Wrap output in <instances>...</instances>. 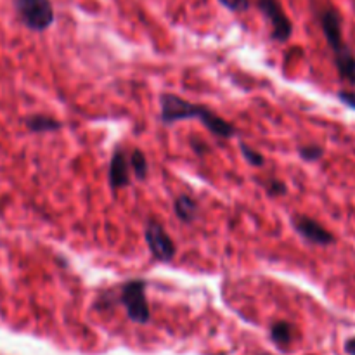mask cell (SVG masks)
<instances>
[{"mask_svg": "<svg viewBox=\"0 0 355 355\" xmlns=\"http://www.w3.org/2000/svg\"><path fill=\"white\" fill-rule=\"evenodd\" d=\"M239 149H241V153H243V158L246 160L251 166H255V169L263 166L266 158H263V155L260 153V151H255L253 147L248 146V144H244V142H239Z\"/></svg>", "mask_w": 355, "mask_h": 355, "instance_id": "13", "label": "cell"}, {"mask_svg": "<svg viewBox=\"0 0 355 355\" xmlns=\"http://www.w3.org/2000/svg\"><path fill=\"white\" fill-rule=\"evenodd\" d=\"M298 155H300L301 160H305V162L314 163V162H319L324 155V149L317 144H307V146H300L298 147Z\"/></svg>", "mask_w": 355, "mask_h": 355, "instance_id": "14", "label": "cell"}, {"mask_svg": "<svg viewBox=\"0 0 355 355\" xmlns=\"http://www.w3.org/2000/svg\"><path fill=\"white\" fill-rule=\"evenodd\" d=\"M184 120H200L201 125L206 127L210 133L219 139H230L236 136L233 123L224 120L212 109L203 105H196L191 100L182 99L175 94L165 92L160 96V122L165 125L184 122Z\"/></svg>", "mask_w": 355, "mask_h": 355, "instance_id": "1", "label": "cell"}, {"mask_svg": "<svg viewBox=\"0 0 355 355\" xmlns=\"http://www.w3.org/2000/svg\"><path fill=\"white\" fill-rule=\"evenodd\" d=\"M291 226L297 230V234L300 237L307 241L310 244H317V246H330L334 243V236L326 229L324 226H321L317 220L310 219L307 215H297L291 217Z\"/></svg>", "mask_w": 355, "mask_h": 355, "instance_id": "7", "label": "cell"}, {"mask_svg": "<svg viewBox=\"0 0 355 355\" xmlns=\"http://www.w3.org/2000/svg\"><path fill=\"white\" fill-rule=\"evenodd\" d=\"M338 99L350 109H355V89H341L338 92Z\"/></svg>", "mask_w": 355, "mask_h": 355, "instance_id": "17", "label": "cell"}, {"mask_svg": "<svg viewBox=\"0 0 355 355\" xmlns=\"http://www.w3.org/2000/svg\"><path fill=\"white\" fill-rule=\"evenodd\" d=\"M345 350H347L348 355H355V336L345 343Z\"/></svg>", "mask_w": 355, "mask_h": 355, "instance_id": "18", "label": "cell"}, {"mask_svg": "<svg viewBox=\"0 0 355 355\" xmlns=\"http://www.w3.org/2000/svg\"><path fill=\"white\" fill-rule=\"evenodd\" d=\"M25 125L30 132L33 133H47V132H58L65 127V123L59 120L52 118L49 115H32L25 118Z\"/></svg>", "mask_w": 355, "mask_h": 355, "instance_id": "10", "label": "cell"}, {"mask_svg": "<svg viewBox=\"0 0 355 355\" xmlns=\"http://www.w3.org/2000/svg\"><path fill=\"white\" fill-rule=\"evenodd\" d=\"M259 355H270V354H259Z\"/></svg>", "mask_w": 355, "mask_h": 355, "instance_id": "19", "label": "cell"}, {"mask_svg": "<svg viewBox=\"0 0 355 355\" xmlns=\"http://www.w3.org/2000/svg\"><path fill=\"white\" fill-rule=\"evenodd\" d=\"M173 213H175L180 222L193 224L197 219L200 206H197L196 200L193 196H189V194H179L173 200Z\"/></svg>", "mask_w": 355, "mask_h": 355, "instance_id": "9", "label": "cell"}, {"mask_svg": "<svg viewBox=\"0 0 355 355\" xmlns=\"http://www.w3.org/2000/svg\"><path fill=\"white\" fill-rule=\"evenodd\" d=\"M144 241L149 250L151 257L158 262H172L177 255V246L165 226L156 220H147L144 227Z\"/></svg>", "mask_w": 355, "mask_h": 355, "instance_id": "5", "label": "cell"}, {"mask_svg": "<svg viewBox=\"0 0 355 355\" xmlns=\"http://www.w3.org/2000/svg\"><path fill=\"white\" fill-rule=\"evenodd\" d=\"M16 14L30 32L42 33L54 25V6L50 0H12Z\"/></svg>", "mask_w": 355, "mask_h": 355, "instance_id": "3", "label": "cell"}, {"mask_svg": "<svg viewBox=\"0 0 355 355\" xmlns=\"http://www.w3.org/2000/svg\"><path fill=\"white\" fill-rule=\"evenodd\" d=\"M316 16L324 33V39L333 52V61L341 82L350 83L355 89V56L343 39L341 14L333 6H319L316 9Z\"/></svg>", "mask_w": 355, "mask_h": 355, "instance_id": "2", "label": "cell"}, {"mask_svg": "<svg viewBox=\"0 0 355 355\" xmlns=\"http://www.w3.org/2000/svg\"><path fill=\"white\" fill-rule=\"evenodd\" d=\"M260 12L270 25V36L277 43H286L293 35V23L284 12L279 0H257Z\"/></svg>", "mask_w": 355, "mask_h": 355, "instance_id": "6", "label": "cell"}, {"mask_svg": "<svg viewBox=\"0 0 355 355\" xmlns=\"http://www.w3.org/2000/svg\"><path fill=\"white\" fill-rule=\"evenodd\" d=\"M130 172H133L137 180H146L147 172H149V165H147V158L140 149H133L129 156Z\"/></svg>", "mask_w": 355, "mask_h": 355, "instance_id": "12", "label": "cell"}, {"mask_svg": "<svg viewBox=\"0 0 355 355\" xmlns=\"http://www.w3.org/2000/svg\"><path fill=\"white\" fill-rule=\"evenodd\" d=\"M293 326L286 321H277L270 326V340L277 345L279 348L290 347L291 341H293Z\"/></svg>", "mask_w": 355, "mask_h": 355, "instance_id": "11", "label": "cell"}, {"mask_svg": "<svg viewBox=\"0 0 355 355\" xmlns=\"http://www.w3.org/2000/svg\"><path fill=\"white\" fill-rule=\"evenodd\" d=\"M219 2L230 12H243L250 8V0H219Z\"/></svg>", "mask_w": 355, "mask_h": 355, "instance_id": "16", "label": "cell"}, {"mask_svg": "<svg viewBox=\"0 0 355 355\" xmlns=\"http://www.w3.org/2000/svg\"><path fill=\"white\" fill-rule=\"evenodd\" d=\"M263 186H266V191L270 194V196H284V194L288 193L286 184L281 182V180L277 179H269Z\"/></svg>", "mask_w": 355, "mask_h": 355, "instance_id": "15", "label": "cell"}, {"mask_svg": "<svg viewBox=\"0 0 355 355\" xmlns=\"http://www.w3.org/2000/svg\"><path fill=\"white\" fill-rule=\"evenodd\" d=\"M146 279L127 281L120 288V303L125 307L127 316L136 324H147L151 321V310L146 298Z\"/></svg>", "mask_w": 355, "mask_h": 355, "instance_id": "4", "label": "cell"}, {"mask_svg": "<svg viewBox=\"0 0 355 355\" xmlns=\"http://www.w3.org/2000/svg\"><path fill=\"white\" fill-rule=\"evenodd\" d=\"M108 182L111 191L123 189L132 184V172H130L129 156H127L123 147H116L113 151L111 160H109L108 166Z\"/></svg>", "mask_w": 355, "mask_h": 355, "instance_id": "8", "label": "cell"}]
</instances>
